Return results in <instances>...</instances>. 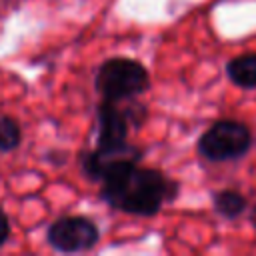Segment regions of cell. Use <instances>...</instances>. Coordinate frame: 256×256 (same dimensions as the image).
I'll list each match as a JSON object with an SVG mask.
<instances>
[{"instance_id":"6da1fadb","label":"cell","mask_w":256,"mask_h":256,"mask_svg":"<svg viewBox=\"0 0 256 256\" xmlns=\"http://www.w3.org/2000/svg\"><path fill=\"white\" fill-rule=\"evenodd\" d=\"M180 194V182L166 176L158 168L130 166L104 182L98 196L112 210L132 216H156L164 204H170Z\"/></svg>"},{"instance_id":"7a4b0ae2","label":"cell","mask_w":256,"mask_h":256,"mask_svg":"<svg viewBox=\"0 0 256 256\" xmlns=\"http://www.w3.org/2000/svg\"><path fill=\"white\" fill-rule=\"evenodd\" d=\"M150 88V72L148 68L128 56H112L106 58L94 74V90L102 100L108 102H128Z\"/></svg>"},{"instance_id":"3957f363","label":"cell","mask_w":256,"mask_h":256,"mask_svg":"<svg viewBox=\"0 0 256 256\" xmlns=\"http://www.w3.org/2000/svg\"><path fill=\"white\" fill-rule=\"evenodd\" d=\"M254 144V136L248 124L234 120V118H222L212 122L198 138L196 152L214 164L222 162H234L244 158Z\"/></svg>"},{"instance_id":"277c9868","label":"cell","mask_w":256,"mask_h":256,"mask_svg":"<svg viewBox=\"0 0 256 256\" xmlns=\"http://www.w3.org/2000/svg\"><path fill=\"white\" fill-rule=\"evenodd\" d=\"M144 150L130 144L128 140L118 146H96L78 154V166L88 180L104 182L106 178L140 164Z\"/></svg>"},{"instance_id":"5b68a950","label":"cell","mask_w":256,"mask_h":256,"mask_svg":"<svg viewBox=\"0 0 256 256\" xmlns=\"http://www.w3.org/2000/svg\"><path fill=\"white\" fill-rule=\"evenodd\" d=\"M46 242L52 250L62 254L88 252L100 242V228L84 214L60 216L48 226Z\"/></svg>"},{"instance_id":"8992f818","label":"cell","mask_w":256,"mask_h":256,"mask_svg":"<svg viewBox=\"0 0 256 256\" xmlns=\"http://www.w3.org/2000/svg\"><path fill=\"white\" fill-rule=\"evenodd\" d=\"M96 146H118L128 140L130 120L116 102L100 100L96 106Z\"/></svg>"},{"instance_id":"52a82bcc","label":"cell","mask_w":256,"mask_h":256,"mask_svg":"<svg viewBox=\"0 0 256 256\" xmlns=\"http://www.w3.org/2000/svg\"><path fill=\"white\" fill-rule=\"evenodd\" d=\"M210 200H212L214 212L224 220H238L248 210V198L236 188L214 190Z\"/></svg>"},{"instance_id":"ba28073f","label":"cell","mask_w":256,"mask_h":256,"mask_svg":"<svg viewBox=\"0 0 256 256\" xmlns=\"http://www.w3.org/2000/svg\"><path fill=\"white\" fill-rule=\"evenodd\" d=\"M226 76L234 86L242 90H254L256 88V52H244L230 58L226 64Z\"/></svg>"},{"instance_id":"9c48e42d","label":"cell","mask_w":256,"mask_h":256,"mask_svg":"<svg viewBox=\"0 0 256 256\" xmlns=\"http://www.w3.org/2000/svg\"><path fill=\"white\" fill-rule=\"evenodd\" d=\"M22 142L20 122L8 114L0 116V152H12Z\"/></svg>"},{"instance_id":"30bf717a","label":"cell","mask_w":256,"mask_h":256,"mask_svg":"<svg viewBox=\"0 0 256 256\" xmlns=\"http://www.w3.org/2000/svg\"><path fill=\"white\" fill-rule=\"evenodd\" d=\"M10 218H8V214L4 212V208H0V248L8 242V238H10Z\"/></svg>"},{"instance_id":"8fae6325","label":"cell","mask_w":256,"mask_h":256,"mask_svg":"<svg viewBox=\"0 0 256 256\" xmlns=\"http://www.w3.org/2000/svg\"><path fill=\"white\" fill-rule=\"evenodd\" d=\"M248 218H250V224H252V228L256 230V204H254V208L250 210V216H248Z\"/></svg>"}]
</instances>
